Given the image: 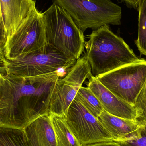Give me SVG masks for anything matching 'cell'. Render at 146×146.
I'll use <instances>...</instances> for the list:
<instances>
[{"mask_svg":"<svg viewBox=\"0 0 146 146\" xmlns=\"http://www.w3.org/2000/svg\"><path fill=\"white\" fill-rule=\"evenodd\" d=\"M68 72L33 77L6 73L0 76V127L24 129L38 117L49 114L58 80Z\"/></svg>","mask_w":146,"mask_h":146,"instance_id":"6da1fadb","label":"cell"},{"mask_svg":"<svg viewBox=\"0 0 146 146\" xmlns=\"http://www.w3.org/2000/svg\"><path fill=\"white\" fill-rule=\"evenodd\" d=\"M87 58L91 74L98 76L141 60L123 39L114 33L109 25L93 31L85 42Z\"/></svg>","mask_w":146,"mask_h":146,"instance_id":"7a4b0ae2","label":"cell"},{"mask_svg":"<svg viewBox=\"0 0 146 146\" xmlns=\"http://www.w3.org/2000/svg\"><path fill=\"white\" fill-rule=\"evenodd\" d=\"M42 15L47 44L65 57L77 60L85 48L83 32L66 10L54 3Z\"/></svg>","mask_w":146,"mask_h":146,"instance_id":"3957f363","label":"cell"},{"mask_svg":"<svg viewBox=\"0 0 146 146\" xmlns=\"http://www.w3.org/2000/svg\"><path fill=\"white\" fill-rule=\"evenodd\" d=\"M71 16L83 32L105 25H121V8L111 0H52Z\"/></svg>","mask_w":146,"mask_h":146,"instance_id":"277c9868","label":"cell"},{"mask_svg":"<svg viewBox=\"0 0 146 146\" xmlns=\"http://www.w3.org/2000/svg\"><path fill=\"white\" fill-rule=\"evenodd\" d=\"M76 61L65 57L47 44L37 51L15 59H6L4 68L7 74L33 77L55 72H68Z\"/></svg>","mask_w":146,"mask_h":146,"instance_id":"5b68a950","label":"cell"},{"mask_svg":"<svg viewBox=\"0 0 146 146\" xmlns=\"http://www.w3.org/2000/svg\"><path fill=\"white\" fill-rule=\"evenodd\" d=\"M47 45L42 13L36 8L7 38L3 50L6 59L13 60Z\"/></svg>","mask_w":146,"mask_h":146,"instance_id":"8992f818","label":"cell"},{"mask_svg":"<svg viewBox=\"0 0 146 146\" xmlns=\"http://www.w3.org/2000/svg\"><path fill=\"white\" fill-rule=\"evenodd\" d=\"M96 78L121 100L133 105L146 83V60L141 59Z\"/></svg>","mask_w":146,"mask_h":146,"instance_id":"52a82bcc","label":"cell"},{"mask_svg":"<svg viewBox=\"0 0 146 146\" xmlns=\"http://www.w3.org/2000/svg\"><path fill=\"white\" fill-rule=\"evenodd\" d=\"M64 117L68 127L82 146L114 141L98 118L75 98Z\"/></svg>","mask_w":146,"mask_h":146,"instance_id":"ba28073f","label":"cell"},{"mask_svg":"<svg viewBox=\"0 0 146 146\" xmlns=\"http://www.w3.org/2000/svg\"><path fill=\"white\" fill-rule=\"evenodd\" d=\"M92 76L89 63L84 56L76 60L64 77L56 82L50 104V113L64 116L79 88Z\"/></svg>","mask_w":146,"mask_h":146,"instance_id":"9c48e42d","label":"cell"},{"mask_svg":"<svg viewBox=\"0 0 146 146\" xmlns=\"http://www.w3.org/2000/svg\"><path fill=\"white\" fill-rule=\"evenodd\" d=\"M88 80V87L98 99L104 110L117 117L135 121L136 111L133 105L121 100L92 76Z\"/></svg>","mask_w":146,"mask_h":146,"instance_id":"30bf717a","label":"cell"},{"mask_svg":"<svg viewBox=\"0 0 146 146\" xmlns=\"http://www.w3.org/2000/svg\"><path fill=\"white\" fill-rule=\"evenodd\" d=\"M35 0H0L1 15L7 39L36 8Z\"/></svg>","mask_w":146,"mask_h":146,"instance_id":"8fae6325","label":"cell"},{"mask_svg":"<svg viewBox=\"0 0 146 146\" xmlns=\"http://www.w3.org/2000/svg\"><path fill=\"white\" fill-rule=\"evenodd\" d=\"M24 130L27 146H57L50 113L37 118Z\"/></svg>","mask_w":146,"mask_h":146,"instance_id":"7c38bea8","label":"cell"},{"mask_svg":"<svg viewBox=\"0 0 146 146\" xmlns=\"http://www.w3.org/2000/svg\"><path fill=\"white\" fill-rule=\"evenodd\" d=\"M98 118L114 141L129 137L139 127L135 121L112 115L105 110Z\"/></svg>","mask_w":146,"mask_h":146,"instance_id":"4fadbf2b","label":"cell"},{"mask_svg":"<svg viewBox=\"0 0 146 146\" xmlns=\"http://www.w3.org/2000/svg\"><path fill=\"white\" fill-rule=\"evenodd\" d=\"M50 114L57 146H82L68 127L64 116Z\"/></svg>","mask_w":146,"mask_h":146,"instance_id":"5bb4252c","label":"cell"},{"mask_svg":"<svg viewBox=\"0 0 146 146\" xmlns=\"http://www.w3.org/2000/svg\"><path fill=\"white\" fill-rule=\"evenodd\" d=\"M75 98L79 100L89 112L97 118L104 110L98 99L88 87H81Z\"/></svg>","mask_w":146,"mask_h":146,"instance_id":"9a60e30c","label":"cell"},{"mask_svg":"<svg viewBox=\"0 0 146 146\" xmlns=\"http://www.w3.org/2000/svg\"><path fill=\"white\" fill-rule=\"evenodd\" d=\"M0 146H27L24 129L0 127Z\"/></svg>","mask_w":146,"mask_h":146,"instance_id":"2e32d148","label":"cell"},{"mask_svg":"<svg viewBox=\"0 0 146 146\" xmlns=\"http://www.w3.org/2000/svg\"><path fill=\"white\" fill-rule=\"evenodd\" d=\"M139 30L135 44L141 54L146 56V0H140L138 7Z\"/></svg>","mask_w":146,"mask_h":146,"instance_id":"e0dca14e","label":"cell"},{"mask_svg":"<svg viewBox=\"0 0 146 146\" xmlns=\"http://www.w3.org/2000/svg\"><path fill=\"white\" fill-rule=\"evenodd\" d=\"M115 141L121 146H146V125L139 126L129 137Z\"/></svg>","mask_w":146,"mask_h":146,"instance_id":"ac0fdd59","label":"cell"},{"mask_svg":"<svg viewBox=\"0 0 146 146\" xmlns=\"http://www.w3.org/2000/svg\"><path fill=\"white\" fill-rule=\"evenodd\" d=\"M133 105L136 111L135 121L139 126L146 125V83Z\"/></svg>","mask_w":146,"mask_h":146,"instance_id":"d6986e66","label":"cell"},{"mask_svg":"<svg viewBox=\"0 0 146 146\" xmlns=\"http://www.w3.org/2000/svg\"><path fill=\"white\" fill-rule=\"evenodd\" d=\"M7 40V36L3 23L0 19V48L3 49V46Z\"/></svg>","mask_w":146,"mask_h":146,"instance_id":"ffe728a7","label":"cell"},{"mask_svg":"<svg viewBox=\"0 0 146 146\" xmlns=\"http://www.w3.org/2000/svg\"><path fill=\"white\" fill-rule=\"evenodd\" d=\"M118 1L124 3L129 8L134 9L138 10L140 0H118Z\"/></svg>","mask_w":146,"mask_h":146,"instance_id":"44dd1931","label":"cell"},{"mask_svg":"<svg viewBox=\"0 0 146 146\" xmlns=\"http://www.w3.org/2000/svg\"><path fill=\"white\" fill-rule=\"evenodd\" d=\"M82 146H121L118 143L115 141H110V142H100L95 144H90Z\"/></svg>","mask_w":146,"mask_h":146,"instance_id":"7402d4cb","label":"cell"},{"mask_svg":"<svg viewBox=\"0 0 146 146\" xmlns=\"http://www.w3.org/2000/svg\"><path fill=\"white\" fill-rule=\"evenodd\" d=\"M5 60H6V58L4 56L3 50L0 48V67H1L4 68Z\"/></svg>","mask_w":146,"mask_h":146,"instance_id":"603a6c76","label":"cell"},{"mask_svg":"<svg viewBox=\"0 0 146 146\" xmlns=\"http://www.w3.org/2000/svg\"><path fill=\"white\" fill-rule=\"evenodd\" d=\"M5 73H6L5 68L0 67V76H1V75Z\"/></svg>","mask_w":146,"mask_h":146,"instance_id":"cb8c5ba5","label":"cell"},{"mask_svg":"<svg viewBox=\"0 0 146 146\" xmlns=\"http://www.w3.org/2000/svg\"><path fill=\"white\" fill-rule=\"evenodd\" d=\"M0 19L2 21V20L1 18V7H0ZM3 22V21H2Z\"/></svg>","mask_w":146,"mask_h":146,"instance_id":"d4e9b609","label":"cell"}]
</instances>
